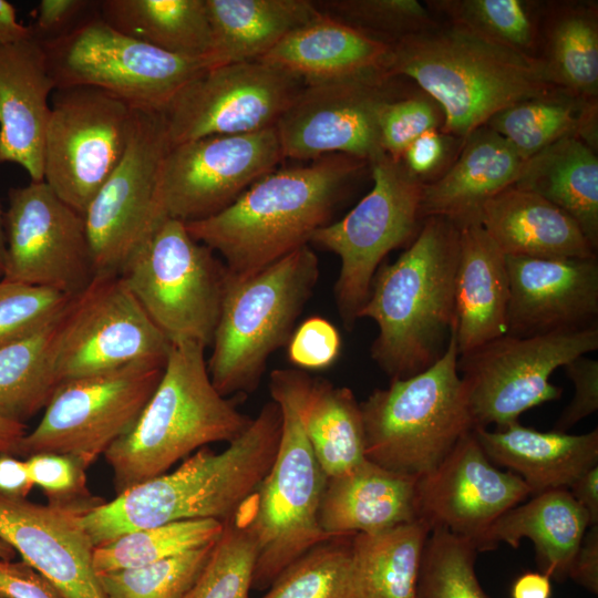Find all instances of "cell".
Instances as JSON below:
<instances>
[{
  "mask_svg": "<svg viewBox=\"0 0 598 598\" xmlns=\"http://www.w3.org/2000/svg\"><path fill=\"white\" fill-rule=\"evenodd\" d=\"M306 372L277 369L269 391L281 413V434L274 463L245 513L257 557L251 588L268 589L278 575L316 545L331 539L320 527L319 507L328 476L318 463L300 415ZM337 538V537H336Z\"/></svg>",
  "mask_w": 598,
  "mask_h": 598,
  "instance_id": "obj_6",
  "label": "cell"
},
{
  "mask_svg": "<svg viewBox=\"0 0 598 598\" xmlns=\"http://www.w3.org/2000/svg\"><path fill=\"white\" fill-rule=\"evenodd\" d=\"M40 43L55 89L95 87L137 110L163 112L185 84L210 68L205 60L120 32L97 10L64 35Z\"/></svg>",
  "mask_w": 598,
  "mask_h": 598,
  "instance_id": "obj_10",
  "label": "cell"
},
{
  "mask_svg": "<svg viewBox=\"0 0 598 598\" xmlns=\"http://www.w3.org/2000/svg\"><path fill=\"white\" fill-rule=\"evenodd\" d=\"M340 351L338 329L318 316L303 320L287 342L288 360L302 370L327 369L337 361Z\"/></svg>",
  "mask_w": 598,
  "mask_h": 598,
  "instance_id": "obj_50",
  "label": "cell"
},
{
  "mask_svg": "<svg viewBox=\"0 0 598 598\" xmlns=\"http://www.w3.org/2000/svg\"><path fill=\"white\" fill-rule=\"evenodd\" d=\"M507 333L532 337L598 326V256H506Z\"/></svg>",
  "mask_w": 598,
  "mask_h": 598,
  "instance_id": "obj_22",
  "label": "cell"
},
{
  "mask_svg": "<svg viewBox=\"0 0 598 598\" xmlns=\"http://www.w3.org/2000/svg\"><path fill=\"white\" fill-rule=\"evenodd\" d=\"M462 144V140L439 130L429 131L409 145L400 161L413 176L427 183L447 169Z\"/></svg>",
  "mask_w": 598,
  "mask_h": 598,
  "instance_id": "obj_51",
  "label": "cell"
},
{
  "mask_svg": "<svg viewBox=\"0 0 598 598\" xmlns=\"http://www.w3.org/2000/svg\"><path fill=\"white\" fill-rule=\"evenodd\" d=\"M134 110L95 87H60L51 95L43 181L83 216L125 152Z\"/></svg>",
  "mask_w": 598,
  "mask_h": 598,
  "instance_id": "obj_14",
  "label": "cell"
},
{
  "mask_svg": "<svg viewBox=\"0 0 598 598\" xmlns=\"http://www.w3.org/2000/svg\"><path fill=\"white\" fill-rule=\"evenodd\" d=\"M532 496L493 523L480 551L495 549L501 543L517 548L523 538H528L535 546L539 571L563 581L568 578L574 556L589 527V516L568 488Z\"/></svg>",
  "mask_w": 598,
  "mask_h": 598,
  "instance_id": "obj_31",
  "label": "cell"
},
{
  "mask_svg": "<svg viewBox=\"0 0 598 598\" xmlns=\"http://www.w3.org/2000/svg\"><path fill=\"white\" fill-rule=\"evenodd\" d=\"M402 92L399 78L385 72L303 85L275 126L283 159L344 154L370 164L385 154L382 109Z\"/></svg>",
  "mask_w": 598,
  "mask_h": 598,
  "instance_id": "obj_17",
  "label": "cell"
},
{
  "mask_svg": "<svg viewBox=\"0 0 598 598\" xmlns=\"http://www.w3.org/2000/svg\"><path fill=\"white\" fill-rule=\"evenodd\" d=\"M97 11L126 35L208 62L213 39L206 0H102Z\"/></svg>",
  "mask_w": 598,
  "mask_h": 598,
  "instance_id": "obj_36",
  "label": "cell"
},
{
  "mask_svg": "<svg viewBox=\"0 0 598 598\" xmlns=\"http://www.w3.org/2000/svg\"><path fill=\"white\" fill-rule=\"evenodd\" d=\"M24 463L31 483L42 489L51 506L81 517L105 502L90 492L87 468L70 455L40 453Z\"/></svg>",
  "mask_w": 598,
  "mask_h": 598,
  "instance_id": "obj_48",
  "label": "cell"
},
{
  "mask_svg": "<svg viewBox=\"0 0 598 598\" xmlns=\"http://www.w3.org/2000/svg\"><path fill=\"white\" fill-rule=\"evenodd\" d=\"M424 3L439 21L537 60L544 1L425 0Z\"/></svg>",
  "mask_w": 598,
  "mask_h": 598,
  "instance_id": "obj_40",
  "label": "cell"
},
{
  "mask_svg": "<svg viewBox=\"0 0 598 598\" xmlns=\"http://www.w3.org/2000/svg\"><path fill=\"white\" fill-rule=\"evenodd\" d=\"M485 125L526 159L568 137L580 138L597 150L598 101L557 90L517 102L495 114Z\"/></svg>",
  "mask_w": 598,
  "mask_h": 598,
  "instance_id": "obj_38",
  "label": "cell"
},
{
  "mask_svg": "<svg viewBox=\"0 0 598 598\" xmlns=\"http://www.w3.org/2000/svg\"><path fill=\"white\" fill-rule=\"evenodd\" d=\"M455 321L442 358L426 370L390 380L360 403L365 455L396 473L422 477L434 471L474 429L457 370Z\"/></svg>",
  "mask_w": 598,
  "mask_h": 598,
  "instance_id": "obj_7",
  "label": "cell"
},
{
  "mask_svg": "<svg viewBox=\"0 0 598 598\" xmlns=\"http://www.w3.org/2000/svg\"><path fill=\"white\" fill-rule=\"evenodd\" d=\"M390 54L391 45L320 11L259 61L297 76L307 85L386 73Z\"/></svg>",
  "mask_w": 598,
  "mask_h": 598,
  "instance_id": "obj_28",
  "label": "cell"
},
{
  "mask_svg": "<svg viewBox=\"0 0 598 598\" xmlns=\"http://www.w3.org/2000/svg\"><path fill=\"white\" fill-rule=\"evenodd\" d=\"M210 27V68L259 61L288 33L320 10L310 0H206Z\"/></svg>",
  "mask_w": 598,
  "mask_h": 598,
  "instance_id": "obj_32",
  "label": "cell"
},
{
  "mask_svg": "<svg viewBox=\"0 0 598 598\" xmlns=\"http://www.w3.org/2000/svg\"><path fill=\"white\" fill-rule=\"evenodd\" d=\"M432 527L416 518L351 537L355 598H415L423 553Z\"/></svg>",
  "mask_w": 598,
  "mask_h": 598,
  "instance_id": "obj_37",
  "label": "cell"
},
{
  "mask_svg": "<svg viewBox=\"0 0 598 598\" xmlns=\"http://www.w3.org/2000/svg\"><path fill=\"white\" fill-rule=\"evenodd\" d=\"M367 165L353 156L330 154L275 169L221 212L185 223L186 228L221 256L229 278L249 277L307 246L329 224L347 186Z\"/></svg>",
  "mask_w": 598,
  "mask_h": 598,
  "instance_id": "obj_2",
  "label": "cell"
},
{
  "mask_svg": "<svg viewBox=\"0 0 598 598\" xmlns=\"http://www.w3.org/2000/svg\"><path fill=\"white\" fill-rule=\"evenodd\" d=\"M530 495L518 475L496 468L472 432L416 485L419 518L471 540L477 551L493 523Z\"/></svg>",
  "mask_w": 598,
  "mask_h": 598,
  "instance_id": "obj_21",
  "label": "cell"
},
{
  "mask_svg": "<svg viewBox=\"0 0 598 598\" xmlns=\"http://www.w3.org/2000/svg\"><path fill=\"white\" fill-rule=\"evenodd\" d=\"M55 90L42 44L32 35L0 43V163L42 182L50 97Z\"/></svg>",
  "mask_w": 598,
  "mask_h": 598,
  "instance_id": "obj_24",
  "label": "cell"
},
{
  "mask_svg": "<svg viewBox=\"0 0 598 598\" xmlns=\"http://www.w3.org/2000/svg\"><path fill=\"white\" fill-rule=\"evenodd\" d=\"M16 554L17 551L9 544L0 539V558L12 560Z\"/></svg>",
  "mask_w": 598,
  "mask_h": 598,
  "instance_id": "obj_62",
  "label": "cell"
},
{
  "mask_svg": "<svg viewBox=\"0 0 598 598\" xmlns=\"http://www.w3.org/2000/svg\"><path fill=\"white\" fill-rule=\"evenodd\" d=\"M6 257V231H4V210L0 203V279L3 275Z\"/></svg>",
  "mask_w": 598,
  "mask_h": 598,
  "instance_id": "obj_61",
  "label": "cell"
},
{
  "mask_svg": "<svg viewBox=\"0 0 598 598\" xmlns=\"http://www.w3.org/2000/svg\"><path fill=\"white\" fill-rule=\"evenodd\" d=\"M460 230L454 285L458 355L505 336L509 305L506 256L481 224Z\"/></svg>",
  "mask_w": 598,
  "mask_h": 598,
  "instance_id": "obj_27",
  "label": "cell"
},
{
  "mask_svg": "<svg viewBox=\"0 0 598 598\" xmlns=\"http://www.w3.org/2000/svg\"><path fill=\"white\" fill-rule=\"evenodd\" d=\"M32 488L24 461L12 455H0V492L27 497Z\"/></svg>",
  "mask_w": 598,
  "mask_h": 598,
  "instance_id": "obj_56",
  "label": "cell"
},
{
  "mask_svg": "<svg viewBox=\"0 0 598 598\" xmlns=\"http://www.w3.org/2000/svg\"><path fill=\"white\" fill-rule=\"evenodd\" d=\"M537 60L554 86L598 101L597 1H544Z\"/></svg>",
  "mask_w": 598,
  "mask_h": 598,
  "instance_id": "obj_33",
  "label": "cell"
},
{
  "mask_svg": "<svg viewBox=\"0 0 598 598\" xmlns=\"http://www.w3.org/2000/svg\"><path fill=\"white\" fill-rule=\"evenodd\" d=\"M317 8L351 28L389 45L437 22L417 0H322Z\"/></svg>",
  "mask_w": 598,
  "mask_h": 598,
  "instance_id": "obj_46",
  "label": "cell"
},
{
  "mask_svg": "<svg viewBox=\"0 0 598 598\" xmlns=\"http://www.w3.org/2000/svg\"><path fill=\"white\" fill-rule=\"evenodd\" d=\"M171 347L120 274H97L60 320L56 378L61 384L136 362L165 363Z\"/></svg>",
  "mask_w": 598,
  "mask_h": 598,
  "instance_id": "obj_15",
  "label": "cell"
},
{
  "mask_svg": "<svg viewBox=\"0 0 598 598\" xmlns=\"http://www.w3.org/2000/svg\"><path fill=\"white\" fill-rule=\"evenodd\" d=\"M513 186L564 210L598 249L597 150L580 138L560 140L529 157Z\"/></svg>",
  "mask_w": 598,
  "mask_h": 598,
  "instance_id": "obj_34",
  "label": "cell"
},
{
  "mask_svg": "<svg viewBox=\"0 0 598 598\" xmlns=\"http://www.w3.org/2000/svg\"><path fill=\"white\" fill-rule=\"evenodd\" d=\"M460 228L442 216L423 219L409 247L381 264L359 319L378 327L370 353L390 380L413 377L444 354L454 322Z\"/></svg>",
  "mask_w": 598,
  "mask_h": 598,
  "instance_id": "obj_3",
  "label": "cell"
},
{
  "mask_svg": "<svg viewBox=\"0 0 598 598\" xmlns=\"http://www.w3.org/2000/svg\"><path fill=\"white\" fill-rule=\"evenodd\" d=\"M241 509L223 523L207 564L183 598H249L257 549Z\"/></svg>",
  "mask_w": 598,
  "mask_h": 598,
  "instance_id": "obj_44",
  "label": "cell"
},
{
  "mask_svg": "<svg viewBox=\"0 0 598 598\" xmlns=\"http://www.w3.org/2000/svg\"><path fill=\"white\" fill-rule=\"evenodd\" d=\"M417 477L370 460L330 477L319 507V524L331 538L378 533L419 518Z\"/></svg>",
  "mask_w": 598,
  "mask_h": 598,
  "instance_id": "obj_26",
  "label": "cell"
},
{
  "mask_svg": "<svg viewBox=\"0 0 598 598\" xmlns=\"http://www.w3.org/2000/svg\"><path fill=\"white\" fill-rule=\"evenodd\" d=\"M351 537L310 548L278 575L261 598H355Z\"/></svg>",
  "mask_w": 598,
  "mask_h": 598,
  "instance_id": "obj_42",
  "label": "cell"
},
{
  "mask_svg": "<svg viewBox=\"0 0 598 598\" xmlns=\"http://www.w3.org/2000/svg\"><path fill=\"white\" fill-rule=\"evenodd\" d=\"M250 422L213 385L203 346L172 344L162 378L136 423L103 454L116 494L165 474L206 444L230 443Z\"/></svg>",
  "mask_w": 598,
  "mask_h": 598,
  "instance_id": "obj_5",
  "label": "cell"
},
{
  "mask_svg": "<svg viewBox=\"0 0 598 598\" xmlns=\"http://www.w3.org/2000/svg\"><path fill=\"white\" fill-rule=\"evenodd\" d=\"M303 85L297 76L260 61L208 68L162 112L169 146L275 127Z\"/></svg>",
  "mask_w": 598,
  "mask_h": 598,
  "instance_id": "obj_19",
  "label": "cell"
},
{
  "mask_svg": "<svg viewBox=\"0 0 598 598\" xmlns=\"http://www.w3.org/2000/svg\"><path fill=\"white\" fill-rule=\"evenodd\" d=\"M563 368L574 384L575 393L554 426L559 432H566L598 410V361L581 355Z\"/></svg>",
  "mask_w": 598,
  "mask_h": 598,
  "instance_id": "obj_52",
  "label": "cell"
},
{
  "mask_svg": "<svg viewBox=\"0 0 598 598\" xmlns=\"http://www.w3.org/2000/svg\"><path fill=\"white\" fill-rule=\"evenodd\" d=\"M74 296L0 279V348L31 337L56 321Z\"/></svg>",
  "mask_w": 598,
  "mask_h": 598,
  "instance_id": "obj_47",
  "label": "cell"
},
{
  "mask_svg": "<svg viewBox=\"0 0 598 598\" xmlns=\"http://www.w3.org/2000/svg\"><path fill=\"white\" fill-rule=\"evenodd\" d=\"M214 545L151 565L101 574L105 598H183L207 564Z\"/></svg>",
  "mask_w": 598,
  "mask_h": 598,
  "instance_id": "obj_45",
  "label": "cell"
},
{
  "mask_svg": "<svg viewBox=\"0 0 598 598\" xmlns=\"http://www.w3.org/2000/svg\"><path fill=\"white\" fill-rule=\"evenodd\" d=\"M0 539L66 598H105L79 516L0 492Z\"/></svg>",
  "mask_w": 598,
  "mask_h": 598,
  "instance_id": "obj_23",
  "label": "cell"
},
{
  "mask_svg": "<svg viewBox=\"0 0 598 598\" xmlns=\"http://www.w3.org/2000/svg\"><path fill=\"white\" fill-rule=\"evenodd\" d=\"M575 501L587 512L589 527L598 525V465L584 472L568 488Z\"/></svg>",
  "mask_w": 598,
  "mask_h": 598,
  "instance_id": "obj_57",
  "label": "cell"
},
{
  "mask_svg": "<svg viewBox=\"0 0 598 598\" xmlns=\"http://www.w3.org/2000/svg\"><path fill=\"white\" fill-rule=\"evenodd\" d=\"M164 365L136 362L62 382L39 424L21 439L14 456L64 454L89 468L132 430L153 395Z\"/></svg>",
  "mask_w": 598,
  "mask_h": 598,
  "instance_id": "obj_12",
  "label": "cell"
},
{
  "mask_svg": "<svg viewBox=\"0 0 598 598\" xmlns=\"http://www.w3.org/2000/svg\"><path fill=\"white\" fill-rule=\"evenodd\" d=\"M550 577L543 571H526L519 575L511 588V598H550Z\"/></svg>",
  "mask_w": 598,
  "mask_h": 598,
  "instance_id": "obj_58",
  "label": "cell"
},
{
  "mask_svg": "<svg viewBox=\"0 0 598 598\" xmlns=\"http://www.w3.org/2000/svg\"><path fill=\"white\" fill-rule=\"evenodd\" d=\"M527 159L487 125L472 132L447 169L423 183L422 219L442 216L460 229L481 224L484 204L513 186Z\"/></svg>",
  "mask_w": 598,
  "mask_h": 598,
  "instance_id": "obj_25",
  "label": "cell"
},
{
  "mask_svg": "<svg viewBox=\"0 0 598 598\" xmlns=\"http://www.w3.org/2000/svg\"><path fill=\"white\" fill-rule=\"evenodd\" d=\"M120 276L171 344L212 346L227 271L208 246L190 236L184 221L162 219Z\"/></svg>",
  "mask_w": 598,
  "mask_h": 598,
  "instance_id": "obj_9",
  "label": "cell"
},
{
  "mask_svg": "<svg viewBox=\"0 0 598 598\" xmlns=\"http://www.w3.org/2000/svg\"><path fill=\"white\" fill-rule=\"evenodd\" d=\"M486 456L518 475L532 495L569 486L598 462V430L585 434L542 432L509 423L494 431L474 427Z\"/></svg>",
  "mask_w": 598,
  "mask_h": 598,
  "instance_id": "obj_29",
  "label": "cell"
},
{
  "mask_svg": "<svg viewBox=\"0 0 598 598\" xmlns=\"http://www.w3.org/2000/svg\"><path fill=\"white\" fill-rule=\"evenodd\" d=\"M300 415L313 454L328 478L348 473L367 460L360 403L349 388L306 373Z\"/></svg>",
  "mask_w": 598,
  "mask_h": 598,
  "instance_id": "obj_35",
  "label": "cell"
},
{
  "mask_svg": "<svg viewBox=\"0 0 598 598\" xmlns=\"http://www.w3.org/2000/svg\"><path fill=\"white\" fill-rule=\"evenodd\" d=\"M0 598H66L24 560L0 558Z\"/></svg>",
  "mask_w": 598,
  "mask_h": 598,
  "instance_id": "obj_54",
  "label": "cell"
},
{
  "mask_svg": "<svg viewBox=\"0 0 598 598\" xmlns=\"http://www.w3.org/2000/svg\"><path fill=\"white\" fill-rule=\"evenodd\" d=\"M25 433V424L0 417V455L14 456L18 445Z\"/></svg>",
  "mask_w": 598,
  "mask_h": 598,
  "instance_id": "obj_60",
  "label": "cell"
},
{
  "mask_svg": "<svg viewBox=\"0 0 598 598\" xmlns=\"http://www.w3.org/2000/svg\"><path fill=\"white\" fill-rule=\"evenodd\" d=\"M99 1L42 0L38 4L31 35L39 42L58 39L97 10Z\"/></svg>",
  "mask_w": 598,
  "mask_h": 598,
  "instance_id": "obj_53",
  "label": "cell"
},
{
  "mask_svg": "<svg viewBox=\"0 0 598 598\" xmlns=\"http://www.w3.org/2000/svg\"><path fill=\"white\" fill-rule=\"evenodd\" d=\"M598 349V326L532 337L505 334L458 355L474 427H503L529 409L557 400L551 373Z\"/></svg>",
  "mask_w": 598,
  "mask_h": 598,
  "instance_id": "obj_13",
  "label": "cell"
},
{
  "mask_svg": "<svg viewBox=\"0 0 598 598\" xmlns=\"http://www.w3.org/2000/svg\"><path fill=\"white\" fill-rule=\"evenodd\" d=\"M319 274L318 257L307 245L249 277L227 276L207 360L223 396L257 389L270 354L287 344Z\"/></svg>",
  "mask_w": 598,
  "mask_h": 598,
  "instance_id": "obj_8",
  "label": "cell"
},
{
  "mask_svg": "<svg viewBox=\"0 0 598 598\" xmlns=\"http://www.w3.org/2000/svg\"><path fill=\"white\" fill-rule=\"evenodd\" d=\"M30 37V28L18 21L14 7L7 0H0V43H16Z\"/></svg>",
  "mask_w": 598,
  "mask_h": 598,
  "instance_id": "obj_59",
  "label": "cell"
},
{
  "mask_svg": "<svg viewBox=\"0 0 598 598\" xmlns=\"http://www.w3.org/2000/svg\"><path fill=\"white\" fill-rule=\"evenodd\" d=\"M281 413L272 400L226 450L199 448L174 472L104 502L79 523L94 547L118 536L173 522L234 517L257 493L277 454Z\"/></svg>",
  "mask_w": 598,
  "mask_h": 598,
  "instance_id": "obj_1",
  "label": "cell"
},
{
  "mask_svg": "<svg viewBox=\"0 0 598 598\" xmlns=\"http://www.w3.org/2000/svg\"><path fill=\"white\" fill-rule=\"evenodd\" d=\"M568 577L590 592H598V525L590 526L571 561Z\"/></svg>",
  "mask_w": 598,
  "mask_h": 598,
  "instance_id": "obj_55",
  "label": "cell"
},
{
  "mask_svg": "<svg viewBox=\"0 0 598 598\" xmlns=\"http://www.w3.org/2000/svg\"><path fill=\"white\" fill-rule=\"evenodd\" d=\"M62 316L38 333L0 348L1 419L24 424L45 409L60 385L54 360Z\"/></svg>",
  "mask_w": 598,
  "mask_h": 598,
  "instance_id": "obj_39",
  "label": "cell"
},
{
  "mask_svg": "<svg viewBox=\"0 0 598 598\" xmlns=\"http://www.w3.org/2000/svg\"><path fill=\"white\" fill-rule=\"evenodd\" d=\"M481 225L505 256L546 259L597 256L569 215L544 197L515 186L484 204Z\"/></svg>",
  "mask_w": 598,
  "mask_h": 598,
  "instance_id": "obj_30",
  "label": "cell"
},
{
  "mask_svg": "<svg viewBox=\"0 0 598 598\" xmlns=\"http://www.w3.org/2000/svg\"><path fill=\"white\" fill-rule=\"evenodd\" d=\"M223 528L216 519H187L133 530L95 547L93 568L99 576L151 565L215 544Z\"/></svg>",
  "mask_w": 598,
  "mask_h": 598,
  "instance_id": "obj_41",
  "label": "cell"
},
{
  "mask_svg": "<svg viewBox=\"0 0 598 598\" xmlns=\"http://www.w3.org/2000/svg\"><path fill=\"white\" fill-rule=\"evenodd\" d=\"M444 114L439 103L424 91H404L388 101L379 121L383 152L400 161L409 145L425 132L439 130Z\"/></svg>",
  "mask_w": 598,
  "mask_h": 598,
  "instance_id": "obj_49",
  "label": "cell"
},
{
  "mask_svg": "<svg viewBox=\"0 0 598 598\" xmlns=\"http://www.w3.org/2000/svg\"><path fill=\"white\" fill-rule=\"evenodd\" d=\"M2 280L75 296L95 276L84 216L42 182L8 192Z\"/></svg>",
  "mask_w": 598,
  "mask_h": 598,
  "instance_id": "obj_20",
  "label": "cell"
},
{
  "mask_svg": "<svg viewBox=\"0 0 598 598\" xmlns=\"http://www.w3.org/2000/svg\"><path fill=\"white\" fill-rule=\"evenodd\" d=\"M476 553L471 540L433 527L423 553L415 598H491L475 573Z\"/></svg>",
  "mask_w": 598,
  "mask_h": 598,
  "instance_id": "obj_43",
  "label": "cell"
},
{
  "mask_svg": "<svg viewBox=\"0 0 598 598\" xmlns=\"http://www.w3.org/2000/svg\"><path fill=\"white\" fill-rule=\"evenodd\" d=\"M282 159L276 127L172 145L157 175L158 213L184 223L213 216Z\"/></svg>",
  "mask_w": 598,
  "mask_h": 598,
  "instance_id": "obj_16",
  "label": "cell"
},
{
  "mask_svg": "<svg viewBox=\"0 0 598 598\" xmlns=\"http://www.w3.org/2000/svg\"><path fill=\"white\" fill-rule=\"evenodd\" d=\"M168 147L162 112L135 109L125 152L84 213L95 275L120 274L164 219L155 194Z\"/></svg>",
  "mask_w": 598,
  "mask_h": 598,
  "instance_id": "obj_18",
  "label": "cell"
},
{
  "mask_svg": "<svg viewBox=\"0 0 598 598\" xmlns=\"http://www.w3.org/2000/svg\"><path fill=\"white\" fill-rule=\"evenodd\" d=\"M386 73L406 78L441 106V132L464 141L504 109L553 93L538 60L439 21L391 45Z\"/></svg>",
  "mask_w": 598,
  "mask_h": 598,
  "instance_id": "obj_4",
  "label": "cell"
},
{
  "mask_svg": "<svg viewBox=\"0 0 598 598\" xmlns=\"http://www.w3.org/2000/svg\"><path fill=\"white\" fill-rule=\"evenodd\" d=\"M371 190L340 220L319 228L310 243L336 254L340 271L334 301L351 331L365 305L374 275L385 256L416 237L423 219V182L402 164L382 154L369 164Z\"/></svg>",
  "mask_w": 598,
  "mask_h": 598,
  "instance_id": "obj_11",
  "label": "cell"
}]
</instances>
